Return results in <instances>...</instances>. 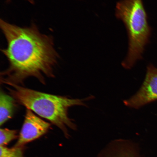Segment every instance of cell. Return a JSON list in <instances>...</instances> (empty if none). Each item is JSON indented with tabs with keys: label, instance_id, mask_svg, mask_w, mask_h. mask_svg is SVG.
Listing matches in <instances>:
<instances>
[{
	"label": "cell",
	"instance_id": "30bf717a",
	"mask_svg": "<svg viewBox=\"0 0 157 157\" xmlns=\"http://www.w3.org/2000/svg\"><path fill=\"white\" fill-rule=\"evenodd\" d=\"M10 1V0H7V1L9 2ZM26 1L29 2L33 3H34V0H26Z\"/></svg>",
	"mask_w": 157,
	"mask_h": 157
},
{
	"label": "cell",
	"instance_id": "8992f818",
	"mask_svg": "<svg viewBox=\"0 0 157 157\" xmlns=\"http://www.w3.org/2000/svg\"><path fill=\"white\" fill-rule=\"evenodd\" d=\"M97 157H141L137 143L126 139H116L104 148Z\"/></svg>",
	"mask_w": 157,
	"mask_h": 157
},
{
	"label": "cell",
	"instance_id": "5b68a950",
	"mask_svg": "<svg viewBox=\"0 0 157 157\" xmlns=\"http://www.w3.org/2000/svg\"><path fill=\"white\" fill-rule=\"evenodd\" d=\"M51 125L31 109H26L24 122L13 146L24 147L27 143L40 138L48 132Z\"/></svg>",
	"mask_w": 157,
	"mask_h": 157
},
{
	"label": "cell",
	"instance_id": "ba28073f",
	"mask_svg": "<svg viewBox=\"0 0 157 157\" xmlns=\"http://www.w3.org/2000/svg\"><path fill=\"white\" fill-rule=\"evenodd\" d=\"M17 131L15 129L7 128L0 129V146H6L12 141L18 138Z\"/></svg>",
	"mask_w": 157,
	"mask_h": 157
},
{
	"label": "cell",
	"instance_id": "52a82bcc",
	"mask_svg": "<svg viewBox=\"0 0 157 157\" xmlns=\"http://www.w3.org/2000/svg\"><path fill=\"white\" fill-rule=\"evenodd\" d=\"M17 103L14 98L1 90L0 93V125L1 126L12 118L16 109Z\"/></svg>",
	"mask_w": 157,
	"mask_h": 157
},
{
	"label": "cell",
	"instance_id": "7a4b0ae2",
	"mask_svg": "<svg viewBox=\"0 0 157 157\" xmlns=\"http://www.w3.org/2000/svg\"><path fill=\"white\" fill-rule=\"evenodd\" d=\"M7 90L17 102L30 109L33 112L48 120L63 133L70 137L68 128L75 130L76 125L69 117L70 108L75 105L86 106L84 101L93 97L84 99H71L65 96L43 93L23 86L10 84Z\"/></svg>",
	"mask_w": 157,
	"mask_h": 157
},
{
	"label": "cell",
	"instance_id": "3957f363",
	"mask_svg": "<svg viewBox=\"0 0 157 157\" xmlns=\"http://www.w3.org/2000/svg\"><path fill=\"white\" fill-rule=\"evenodd\" d=\"M115 15L123 21L128 34V52L121 64L123 67L129 69L137 60L142 59L151 29L142 0H121L117 4Z\"/></svg>",
	"mask_w": 157,
	"mask_h": 157
},
{
	"label": "cell",
	"instance_id": "9c48e42d",
	"mask_svg": "<svg viewBox=\"0 0 157 157\" xmlns=\"http://www.w3.org/2000/svg\"><path fill=\"white\" fill-rule=\"evenodd\" d=\"M24 152V147H0V157H27L25 156Z\"/></svg>",
	"mask_w": 157,
	"mask_h": 157
},
{
	"label": "cell",
	"instance_id": "277c9868",
	"mask_svg": "<svg viewBox=\"0 0 157 157\" xmlns=\"http://www.w3.org/2000/svg\"><path fill=\"white\" fill-rule=\"evenodd\" d=\"M157 100V68L152 64L147 67L146 77L137 93L124 103L127 106L139 109Z\"/></svg>",
	"mask_w": 157,
	"mask_h": 157
},
{
	"label": "cell",
	"instance_id": "6da1fadb",
	"mask_svg": "<svg viewBox=\"0 0 157 157\" xmlns=\"http://www.w3.org/2000/svg\"><path fill=\"white\" fill-rule=\"evenodd\" d=\"M0 27L7 44L1 51L9 65L1 74V83L23 86L27 78L33 77L45 84L46 78L55 77L59 56L52 36L34 24L21 27L1 19Z\"/></svg>",
	"mask_w": 157,
	"mask_h": 157
}]
</instances>
